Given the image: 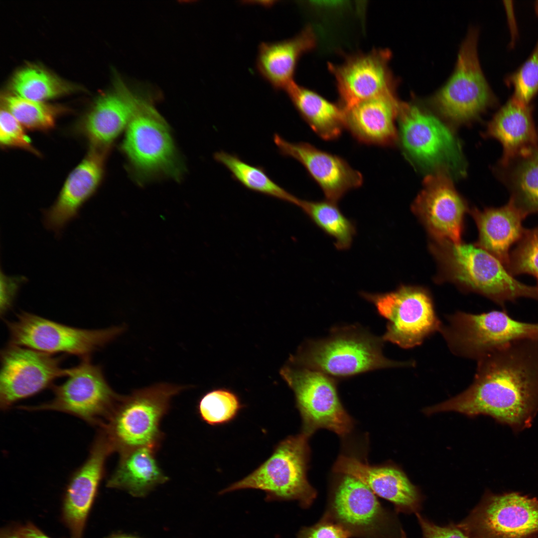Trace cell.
Wrapping results in <instances>:
<instances>
[{
	"mask_svg": "<svg viewBox=\"0 0 538 538\" xmlns=\"http://www.w3.org/2000/svg\"><path fill=\"white\" fill-rule=\"evenodd\" d=\"M477 361L469 388L423 412L488 415L515 432L530 427L538 413V337L510 342Z\"/></svg>",
	"mask_w": 538,
	"mask_h": 538,
	"instance_id": "cell-1",
	"label": "cell"
},
{
	"mask_svg": "<svg viewBox=\"0 0 538 538\" xmlns=\"http://www.w3.org/2000/svg\"><path fill=\"white\" fill-rule=\"evenodd\" d=\"M383 341L363 328L353 326L333 329L323 339L310 340L289 360L300 367L316 370L332 378H345L380 369L413 367V361L398 362L386 358Z\"/></svg>",
	"mask_w": 538,
	"mask_h": 538,
	"instance_id": "cell-2",
	"label": "cell"
},
{
	"mask_svg": "<svg viewBox=\"0 0 538 538\" xmlns=\"http://www.w3.org/2000/svg\"><path fill=\"white\" fill-rule=\"evenodd\" d=\"M430 249L443 276L504 306L521 297L538 300V288L519 282L488 252L471 244L435 241Z\"/></svg>",
	"mask_w": 538,
	"mask_h": 538,
	"instance_id": "cell-3",
	"label": "cell"
},
{
	"mask_svg": "<svg viewBox=\"0 0 538 538\" xmlns=\"http://www.w3.org/2000/svg\"><path fill=\"white\" fill-rule=\"evenodd\" d=\"M310 435L289 436L279 442L271 455L251 474L221 490L219 495L251 489L265 492L266 502L296 500L310 506L316 493L307 478Z\"/></svg>",
	"mask_w": 538,
	"mask_h": 538,
	"instance_id": "cell-4",
	"label": "cell"
},
{
	"mask_svg": "<svg viewBox=\"0 0 538 538\" xmlns=\"http://www.w3.org/2000/svg\"><path fill=\"white\" fill-rule=\"evenodd\" d=\"M186 388L159 384L122 397L102 426L114 451L149 447L156 450L162 438L161 421L171 399Z\"/></svg>",
	"mask_w": 538,
	"mask_h": 538,
	"instance_id": "cell-5",
	"label": "cell"
},
{
	"mask_svg": "<svg viewBox=\"0 0 538 538\" xmlns=\"http://www.w3.org/2000/svg\"><path fill=\"white\" fill-rule=\"evenodd\" d=\"M399 138L405 155L419 167L461 176L465 163L458 140L438 119L417 107L401 103Z\"/></svg>",
	"mask_w": 538,
	"mask_h": 538,
	"instance_id": "cell-6",
	"label": "cell"
},
{
	"mask_svg": "<svg viewBox=\"0 0 538 538\" xmlns=\"http://www.w3.org/2000/svg\"><path fill=\"white\" fill-rule=\"evenodd\" d=\"M440 332L454 354L478 360L510 342L538 337V322L516 320L505 310L481 314L457 312L446 316Z\"/></svg>",
	"mask_w": 538,
	"mask_h": 538,
	"instance_id": "cell-7",
	"label": "cell"
},
{
	"mask_svg": "<svg viewBox=\"0 0 538 538\" xmlns=\"http://www.w3.org/2000/svg\"><path fill=\"white\" fill-rule=\"evenodd\" d=\"M68 379L53 385V397L35 406H20L26 410H55L78 417L93 425L102 426L119 401L121 396L110 387L100 366L94 365L90 356L68 370Z\"/></svg>",
	"mask_w": 538,
	"mask_h": 538,
	"instance_id": "cell-8",
	"label": "cell"
},
{
	"mask_svg": "<svg viewBox=\"0 0 538 538\" xmlns=\"http://www.w3.org/2000/svg\"><path fill=\"white\" fill-rule=\"evenodd\" d=\"M361 295L388 320L382 337L384 342L411 348L441 329L442 324L435 313L431 296L421 287L402 285L389 292H362Z\"/></svg>",
	"mask_w": 538,
	"mask_h": 538,
	"instance_id": "cell-9",
	"label": "cell"
},
{
	"mask_svg": "<svg viewBox=\"0 0 538 538\" xmlns=\"http://www.w3.org/2000/svg\"><path fill=\"white\" fill-rule=\"evenodd\" d=\"M9 344L54 354L64 353L90 356L112 341L123 331V326L102 329L74 327L27 312H21L16 319L5 321Z\"/></svg>",
	"mask_w": 538,
	"mask_h": 538,
	"instance_id": "cell-10",
	"label": "cell"
},
{
	"mask_svg": "<svg viewBox=\"0 0 538 538\" xmlns=\"http://www.w3.org/2000/svg\"><path fill=\"white\" fill-rule=\"evenodd\" d=\"M280 374L294 392L302 420L303 432L310 436L322 428L341 437L350 433L353 420L340 402L334 378L300 367L284 366Z\"/></svg>",
	"mask_w": 538,
	"mask_h": 538,
	"instance_id": "cell-11",
	"label": "cell"
},
{
	"mask_svg": "<svg viewBox=\"0 0 538 538\" xmlns=\"http://www.w3.org/2000/svg\"><path fill=\"white\" fill-rule=\"evenodd\" d=\"M457 526L469 538H538V498L488 491Z\"/></svg>",
	"mask_w": 538,
	"mask_h": 538,
	"instance_id": "cell-12",
	"label": "cell"
},
{
	"mask_svg": "<svg viewBox=\"0 0 538 538\" xmlns=\"http://www.w3.org/2000/svg\"><path fill=\"white\" fill-rule=\"evenodd\" d=\"M477 37L475 29L469 32L454 73L433 99L439 112L455 123L469 121L497 103L480 65Z\"/></svg>",
	"mask_w": 538,
	"mask_h": 538,
	"instance_id": "cell-13",
	"label": "cell"
},
{
	"mask_svg": "<svg viewBox=\"0 0 538 538\" xmlns=\"http://www.w3.org/2000/svg\"><path fill=\"white\" fill-rule=\"evenodd\" d=\"M62 357L9 344L0 352V406L6 410L15 403L52 386L67 375Z\"/></svg>",
	"mask_w": 538,
	"mask_h": 538,
	"instance_id": "cell-14",
	"label": "cell"
},
{
	"mask_svg": "<svg viewBox=\"0 0 538 538\" xmlns=\"http://www.w3.org/2000/svg\"><path fill=\"white\" fill-rule=\"evenodd\" d=\"M122 148L133 166L142 173L176 175L178 172L167 126L146 104L128 125Z\"/></svg>",
	"mask_w": 538,
	"mask_h": 538,
	"instance_id": "cell-15",
	"label": "cell"
},
{
	"mask_svg": "<svg viewBox=\"0 0 538 538\" xmlns=\"http://www.w3.org/2000/svg\"><path fill=\"white\" fill-rule=\"evenodd\" d=\"M412 209L435 241L461 243L467 207L448 175L435 173L427 176Z\"/></svg>",
	"mask_w": 538,
	"mask_h": 538,
	"instance_id": "cell-16",
	"label": "cell"
},
{
	"mask_svg": "<svg viewBox=\"0 0 538 538\" xmlns=\"http://www.w3.org/2000/svg\"><path fill=\"white\" fill-rule=\"evenodd\" d=\"M390 52L375 49L348 56L342 63L328 64L345 111L356 104L393 91L388 63Z\"/></svg>",
	"mask_w": 538,
	"mask_h": 538,
	"instance_id": "cell-17",
	"label": "cell"
},
{
	"mask_svg": "<svg viewBox=\"0 0 538 538\" xmlns=\"http://www.w3.org/2000/svg\"><path fill=\"white\" fill-rule=\"evenodd\" d=\"M273 139L282 155L294 158L304 166L326 200L337 203L348 191L362 185L361 173L341 157L307 142H289L277 134Z\"/></svg>",
	"mask_w": 538,
	"mask_h": 538,
	"instance_id": "cell-18",
	"label": "cell"
},
{
	"mask_svg": "<svg viewBox=\"0 0 538 538\" xmlns=\"http://www.w3.org/2000/svg\"><path fill=\"white\" fill-rule=\"evenodd\" d=\"M114 451L106 433L100 428L87 458L70 479L63 511L72 538H82L88 514L104 475L106 460Z\"/></svg>",
	"mask_w": 538,
	"mask_h": 538,
	"instance_id": "cell-19",
	"label": "cell"
},
{
	"mask_svg": "<svg viewBox=\"0 0 538 538\" xmlns=\"http://www.w3.org/2000/svg\"><path fill=\"white\" fill-rule=\"evenodd\" d=\"M145 104L121 83L100 95L80 120L78 129L91 148H107Z\"/></svg>",
	"mask_w": 538,
	"mask_h": 538,
	"instance_id": "cell-20",
	"label": "cell"
},
{
	"mask_svg": "<svg viewBox=\"0 0 538 538\" xmlns=\"http://www.w3.org/2000/svg\"><path fill=\"white\" fill-rule=\"evenodd\" d=\"M106 152L91 148L66 179L55 202L43 212V224L59 236L96 190L102 180Z\"/></svg>",
	"mask_w": 538,
	"mask_h": 538,
	"instance_id": "cell-21",
	"label": "cell"
},
{
	"mask_svg": "<svg viewBox=\"0 0 538 538\" xmlns=\"http://www.w3.org/2000/svg\"><path fill=\"white\" fill-rule=\"evenodd\" d=\"M330 511L332 519L352 535L369 536L375 533L385 516L371 489L358 479L346 474L334 490Z\"/></svg>",
	"mask_w": 538,
	"mask_h": 538,
	"instance_id": "cell-22",
	"label": "cell"
},
{
	"mask_svg": "<svg viewBox=\"0 0 538 538\" xmlns=\"http://www.w3.org/2000/svg\"><path fill=\"white\" fill-rule=\"evenodd\" d=\"M333 471L358 479L375 494L394 503L399 510L415 512L420 506L418 489L397 467L372 466L355 457L341 455Z\"/></svg>",
	"mask_w": 538,
	"mask_h": 538,
	"instance_id": "cell-23",
	"label": "cell"
},
{
	"mask_svg": "<svg viewBox=\"0 0 538 538\" xmlns=\"http://www.w3.org/2000/svg\"><path fill=\"white\" fill-rule=\"evenodd\" d=\"M400 104L393 91L362 101L345 111L346 128L362 143L391 145L398 138Z\"/></svg>",
	"mask_w": 538,
	"mask_h": 538,
	"instance_id": "cell-24",
	"label": "cell"
},
{
	"mask_svg": "<svg viewBox=\"0 0 538 538\" xmlns=\"http://www.w3.org/2000/svg\"><path fill=\"white\" fill-rule=\"evenodd\" d=\"M471 213L479 231L476 245L507 267L510 249L523 236V221L530 213L511 199L502 207L473 209Z\"/></svg>",
	"mask_w": 538,
	"mask_h": 538,
	"instance_id": "cell-25",
	"label": "cell"
},
{
	"mask_svg": "<svg viewBox=\"0 0 538 538\" xmlns=\"http://www.w3.org/2000/svg\"><path fill=\"white\" fill-rule=\"evenodd\" d=\"M316 43V34L310 26H307L291 38L263 42L258 48L256 69L273 89L285 91L294 82L300 58L314 48Z\"/></svg>",
	"mask_w": 538,
	"mask_h": 538,
	"instance_id": "cell-26",
	"label": "cell"
},
{
	"mask_svg": "<svg viewBox=\"0 0 538 538\" xmlns=\"http://www.w3.org/2000/svg\"><path fill=\"white\" fill-rule=\"evenodd\" d=\"M485 136L501 143L502 157H511L530 148L538 140L532 106L511 97L488 124Z\"/></svg>",
	"mask_w": 538,
	"mask_h": 538,
	"instance_id": "cell-27",
	"label": "cell"
},
{
	"mask_svg": "<svg viewBox=\"0 0 538 538\" xmlns=\"http://www.w3.org/2000/svg\"><path fill=\"white\" fill-rule=\"evenodd\" d=\"M155 449L138 447L120 453L117 467L107 482L108 488L136 498L146 496L168 480L156 461Z\"/></svg>",
	"mask_w": 538,
	"mask_h": 538,
	"instance_id": "cell-28",
	"label": "cell"
},
{
	"mask_svg": "<svg viewBox=\"0 0 538 538\" xmlns=\"http://www.w3.org/2000/svg\"><path fill=\"white\" fill-rule=\"evenodd\" d=\"M495 172L510 192V199L530 213L538 212V140L525 151L501 157Z\"/></svg>",
	"mask_w": 538,
	"mask_h": 538,
	"instance_id": "cell-29",
	"label": "cell"
},
{
	"mask_svg": "<svg viewBox=\"0 0 538 538\" xmlns=\"http://www.w3.org/2000/svg\"><path fill=\"white\" fill-rule=\"evenodd\" d=\"M285 91L300 116L319 136L332 140L341 135L346 126L345 112L340 104L295 82Z\"/></svg>",
	"mask_w": 538,
	"mask_h": 538,
	"instance_id": "cell-30",
	"label": "cell"
},
{
	"mask_svg": "<svg viewBox=\"0 0 538 538\" xmlns=\"http://www.w3.org/2000/svg\"><path fill=\"white\" fill-rule=\"evenodd\" d=\"M9 86L11 94L42 102L81 89L79 86L34 64L26 65L16 71L11 78Z\"/></svg>",
	"mask_w": 538,
	"mask_h": 538,
	"instance_id": "cell-31",
	"label": "cell"
},
{
	"mask_svg": "<svg viewBox=\"0 0 538 538\" xmlns=\"http://www.w3.org/2000/svg\"><path fill=\"white\" fill-rule=\"evenodd\" d=\"M214 157L230 171L235 180L245 187L297 206L299 204L300 199L273 181L262 167L251 165L237 155L224 151L216 152Z\"/></svg>",
	"mask_w": 538,
	"mask_h": 538,
	"instance_id": "cell-32",
	"label": "cell"
},
{
	"mask_svg": "<svg viewBox=\"0 0 538 538\" xmlns=\"http://www.w3.org/2000/svg\"><path fill=\"white\" fill-rule=\"evenodd\" d=\"M298 206L316 225L334 239V245L338 250H345L351 247L356 228L336 203L327 200L312 201L300 199Z\"/></svg>",
	"mask_w": 538,
	"mask_h": 538,
	"instance_id": "cell-33",
	"label": "cell"
},
{
	"mask_svg": "<svg viewBox=\"0 0 538 538\" xmlns=\"http://www.w3.org/2000/svg\"><path fill=\"white\" fill-rule=\"evenodd\" d=\"M2 107L24 128L47 131L53 128L57 118L68 111L64 107L25 99L11 93L1 97Z\"/></svg>",
	"mask_w": 538,
	"mask_h": 538,
	"instance_id": "cell-34",
	"label": "cell"
},
{
	"mask_svg": "<svg viewBox=\"0 0 538 538\" xmlns=\"http://www.w3.org/2000/svg\"><path fill=\"white\" fill-rule=\"evenodd\" d=\"M242 407L239 397L234 392L222 388L213 390L203 395L197 408L203 421L211 425H218L233 420Z\"/></svg>",
	"mask_w": 538,
	"mask_h": 538,
	"instance_id": "cell-35",
	"label": "cell"
},
{
	"mask_svg": "<svg viewBox=\"0 0 538 538\" xmlns=\"http://www.w3.org/2000/svg\"><path fill=\"white\" fill-rule=\"evenodd\" d=\"M535 5L538 17V1ZM506 83L513 89L512 98L530 104L538 93V39L530 56L520 67L506 77Z\"/></svg>",
	"mask_w": 538,
	"mask_h": 538,
	"instance_id": "cell-36",
	"label": "cell"
},
{
	"mask_svg": "<svg viewBox=\"0 0 538 538\" xmlns=\"http://www.w3.org/2000/svg\"><path fill=\"white\" fill-rule=\"evenodd\" d=\"M511 273H528L537 280L538 287V227L525 232L510 255L507 267Z\"/></svg>",
	"mask_w": 538,
	"mask_h": 538,
	"instance_id": "cell-37",
	"label": "cell"
},
{
	"mask_svg": "<svg viewBox=\"0 0 538 538\" xmlns=\"http://www.w3.org/2000/svg\"><path fill=\"white\" fill-rule=\"evenodd\" d=\"M0 142L3 147H16L38 154L23 127L7 110L1 107L0 113Z\"/></svg>",
	"mask_w": 538,
	"mask_h": 538,
	"instance_id": "cell-38",
	"label": "cell"
},
{
	"mask_svg": "<svg viewBox=\"0 0 538 538\" xmlns=\"http://www.w3.org/2000/svg\"><path fill=\"white\" fill-rule=\"evenodd\" d=\"M352 534L331 518H327L310 527L302 528L296 538H348Z\"/></svg>",
	"mask_w": 538,
	"mask_h": 538,
	"instance_id": "cell-39",
	"label": "cell"
},
{
	"mask_svg": "<svg viewBox=\"0 0 538 538\" xmlns=\"http://www.w3.org/2000/svg\"><path fill=\"white\" fill-rule=\"evenodd\" d=\"M416 515L422 532L423 538H469L458 526H438L423 518L418 513Z\"/></svg>",
	"mask_w": 538,
	"mask_h": 538,
	"instance_id": "cell-40",
	"label": "cell"
},
{
	"mask_svg": "<svg viewBox=\"0 0 538 538\" xmlns=\"http://www.w3.org/2000/svg\"><path fill=\"white\" fill-rule=\"evenodd\" d=\"M22 279L1 275L0 313L4 314L11 307Z\"/></svg>",
	"mask_w": 538,
	"mask_h": 538,
	"instance_id": "cell-41",
	"label": "cell"
},
{
	"mask_svg": "<svg viewBox=\"0 0 538 538\" xmlns=\"http://www.w3.org/2000/svg\"><path fill=\"white\" fill-rule=\"evenodd\" d=\"M20 538H50L32 525H28L21 530Z\"/></svg>",
	"mask_w": 538,
	"mask_h": 538,
	"instance_id": "cell-42",
	"label": "cell"
},
{
	"mask_svg": "<svg viewBox=\"0 0 538 538\" xmlns=\"http://www.w3.org/2000/svg\"><path fill=\"white\" fill-rule=\"evenodd\" d=\"M107 538H140L135 536L125 534H117L111 535V536Z\"/></svg>",
	"mask_w": 538,
	"mask_h": 538,
	"instance_id": "cell-43",
	"label": "cell"
},
{
	"mask_svg": "<svg viewBox=\"0 0 538 538\" xmlns=\"http://www.w3.org/2000/svg\"><path fill=\"white\" fill-rule=\"evenodd\" d=\"M2 538H20V537L15 534H7L4 535Z\"/></svg>",
	"mask_w": 538,
	"mask_h": 538,
	"instance_id": "cell-44",
	"label": "cell"
}]
</instances>
